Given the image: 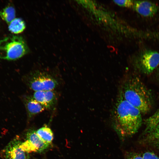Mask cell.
<instances>
[{
  "label": "cell",
  "mask_w": 159,
  "mask_h": 159,
  "mask_svg": "<svg viewBox=\"0 0 159 159\" xmlns=\"http://www.w3.org/2000/svg\"><path fill=\"white\" fill-rule=\"evenodd\" d=\"M141 113L119 93L112 113L113 126L119 135L125 138L138 131L142 123Z\"/></svg>",
  "instance_id": "6da1fadb"
},
{
  "label": "cell",
  "mask_w": 159,
  "mask_h": 159,
  "mask_svg": "<svg viewBox=\"0 0 159 159\" xmlns=\"http://www.w3.org/2000/svg\"><path fill=\"white\" fill-rule=\"evenodd\" d=\"M120 94L126 101L138 109L142 114L148 113L151 108L150 93L137 77L131 78L125 81Z\"/></svg>",
  "instance_id": "7a4b0ae2"
},
{
  "label": "cell",
  "mask_w": 159,
  "mask_h": 159,
  "mask_svg": "<svg viewBox=\"0 0 159 159\" xmlns=\"http://www.w3.org/2000/svg\"><path fill=\"white\" fill-rule=\"evenodd\" d=\"M28 52L27 46L21 37L10 35L0 40V59L16 60L23 56Z\"/></svg>",
  "instance_id": "3957f363"
},
{
  "label": "cell",
  "mask_w": 159,
  "mask_h": 159,
  "mask_svg": "<svg viewBox=\"0 0 159 159\" xmlns=\"http://www.w3.org/2000/svg\"><path fill=\"white\" fill-rule=\"evenodd\" d=\"M26 80L28 86L35 92L53 90L58 84L57 81L52 76L39 71L29 74Z\"/></svg>",
  "instance_id": "277c9868"
},
{
  "label": "cell",
  "mask_w": 159,
  "mask_h": 159,
  "mask_svg": "<svg viewBox=\"0 0 159 159\" xmlns=\"http://www.w3.org/2000/svg\"><path fill=\"white\" fill-rule=\"evenodd\" d=\"M159 64V53L148 51L144 52L139 59V65L143 72L146 74L152 73Z\"/></svg>",
  "instance_id": "5b68a950"
},
{
  "label": "cell",
  "mask_w": 159,
  "mask_h": 159,
  "mask_svg": "<svg viewBox=\"0 0 159 159\" xmlns=\"http://www.w3.org/2000/svg\"><path fill=\"white\" fill-rule=\"evenodd\" d=\"M32 97L45 109L49 110L54 108L58 99L57 95L53 90L35 92Z\"/></svg>",
  "instance_id": "8992f818"
},
{
  "label": "cell",
  "mask_w": 159,
  "mask_h": 159,
  "mask_svg": "<svg viewBox=\"0 0 159 159\" xmlns=\"http://www.w3.org/2000/svg\"><path fill=\"white\" fill-rule=\"evenodd\" d=\"M21 142L17 139L11 141L4 150L6 159H29V153L20 147Z\"/></svg>",
  "instance_id": "52a82bcc"
},
{
  "label": "cell",
  "mask_w": 159,
  "mask_h": 159,
  "mask_svg": "<svg viewBox=\"0 0 159 159\" xmlns=\"http://www.w3.org/2000/svg\"><path fill=\"white\" fill-rule=\"evenodd\" d=\"M133 6L138 13L145 17L153 16L158 10L156 5L148 1H136L134 3Z\"/></svg>",
  "instance_id": "ba28073f"
},
{
  "label": "cell",
  "mask_w": 159,
  "mask_h": 159,
  "mask_svg": "<svg viewBox=\"0 0 159 159\" xmlns=\"http://www.w3.org/2000/svg\"><path fill=\"white\" fill-rule=\"evenodd\" d=\"M24 101L29 117L40 113L46 109L41 104L36 101L32 96H26L24 99Z\"/></svg>",
  "instance_id": "9c48e42d"
},
{
  "label": "cell",
  "mask_w": 159,
  "mask_h": 159,
  "mask_svg": "<svg viewBox=\"0 0 159 159\" xmlns=\"http://www.w3.org/2000/svg\"><path fill=\"white\" fill-rule=\"evenodd\" d=\"M26 140L32 146L35 152L44 151L50 145L42 140L37 135L35 130H32L27 133Z\"/></svg>",
  "instance_id": "30bf717a"
},
{
  "label": "cell",
  "mask_w": 159,
  "mask_h": 159,
  "mask_svg": "<svg viewBox=\"0 0 159 159\" xmlns=\"http://www.w3.org/2000/svg\"><path fill=\"white\" fill-rule=\"evenodd\" d=\"M159 124V108L146 120L145 133L147 134L151 132Z\"/></svg>",
  "instance_id": "8fae6325"
},
{
  "label": "cell",
  "mask_w": 159,
  "mask_h": 159,
  "mask_svg": "<svg viewBox=\"0 0 159 159\" xmlns=\"http://www.w3.org/2000/svg\"><path fill=\"white\" fill-rule=\"evenodd\" d=\"M36 132L44 142L50 145L53 139V134L49 128L43 127L36 130Z\"/></svg>",
  "instance_id": "7c38bea8"
},
{
  "label": "cell",
  "mask_w": 159,
  "mask_h": 159,
  "mask_svg": "<svg viewBox=\"0 0 159 159\" xmlns=\"http://www.w3.org/2000/svg\"><path fill=\"white\" fill-rule=\"evenodd\" d=\"M16 12L14 8L9 6L4 8L0 11V16L1 19L9 24L15 19Z\"/></svg>",
  "instance_id": "4fadbf2b"
},
{
  "label": "cell",
  "mask_w": 159,
  "mask_h": 159,
  "mask_svg": "<svg viewBox=\"0 0 159 159\" xmlns=\"http://www.w3.org/2000/svg\"><path fill=\"white\" fill-rule=\"evenodd\" d=\"M25 28V24L24 21L19 18H15L8 24L9 30L15 34L22 32Z\"/></svg>",
  "instance_id": "5bb4252c"
},
{
  "label": "cell",
  "mask_w": 159,
  "mask_h": 159,
  "mask_svg": "<svg viewBox=\"0 0 159 159\" xmlns=\"http://www.w3.org/2000/svg\"><path fill=\"white\" fill-rule=\"evenodd\" d=\"M113 1L116 4L123 7H130L134 5L133 1L130 0H114Z\"/></svg>",
  "instance_id": "9a60e30c"
},
{
  "label": "cell",
  "mask_w": 159,
  "mask_h": 159,
  "mask_svg": "<svg viewBox=\"0 0 159 159\" xmlns=\"http://www.w3.org/2000/svg\"><path fill=\"white\" fill-rule=\"evenodd\" d=\"M149 139L152 141L159 139V124L150 133L148 134Z\"/></svg>",
  "instance_id": "2e32d148"
},
{
  "label": "cell",
  "mask_w": 159,
  "mask_h": 159,
  "mask_svg": "<svg viewBox=\"0 0 159 159\" xmlns=\"http://www.w3.org/2000/svg\"><path fill=\"white\" fill-rule=\"evenodd\" d=\"M144 159H159V157L154 153L146 152L142 155Z\"/></svg>",
  "instance_id": "e0dca14e"
},
{
  "label": "cell",
  "mask_w": 159,
  "mask_h": 159,
  "mask_svg": "<svg viewBox=\"0 0 159 159\" xmlns=\"http://www.w3.org/2000/svg\"><path fill=\"white\" fill-rule=\"evenodd\" d=\"M126 159H144L142 155L136 153H129L126 156Z\"/></svg>",
  "instance_id": "ac0fdd59"
},
{
  "label": "cell",
  "mask_w": 159,
  "mask_h": 159,
  "mask_svg": "<svg viewBox=\"0 0 159 159\" xmlns=\"http://www.w3.org/2000/svg\"><path fill=\"white\" fill-rule=\"evenodd\" d=\"M155 146L159 148V139L153 141Z\"/></svg>",
  "instance_id": "d6986e66"
}]
</instances>
